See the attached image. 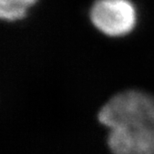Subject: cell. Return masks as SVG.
Masks as SVG:
<instances>
[{
	"label": "cell",
	"mask_w": 154,
	"mask_h": 154,
	"mask_svg": "<svg viewBox=\"0 0 154 154\" xmlns=\"http://www.w3.org/2000/svg\"><path fill=\"white\" fill-rule=\"evenodd\" d=\"M109 128L107 145L113 154H154V97L140 90L119 92L98 111Z\"/></svg>",
	"instance_id": "6da1fadb"
},
{
	"label": "cell",
	"mask_w": 154,
	"mask_h": 154,
	"mask_svg": "<svg viewBox=\"0 0 154 154\" xmlns=\"http://www.w3.org/2000/svg\"><path fill=\"white\" fill-rule=\"evenodd\" d=\"M92 24L103 34L120 37L136 24V9L130 0H96L90 9Z\"/></svg>",
	"instance_id": "7a4b0ae2"
},
{
	"label": "cell",
	"mask_w": 154,
	"mask_h": 154,
	"mask_svg": "<svg viewBox=\"0 0 154 154\" xmlns=\"http://www.w3.org/2000/svg\"><path fill=\"white\" fill-rule=\"evenodd\" d=\"M37 0H0V17L8 22L23 19L27 10Z\"/></svg>",
	"instance_id": "3957f363"
}]
</instances>
